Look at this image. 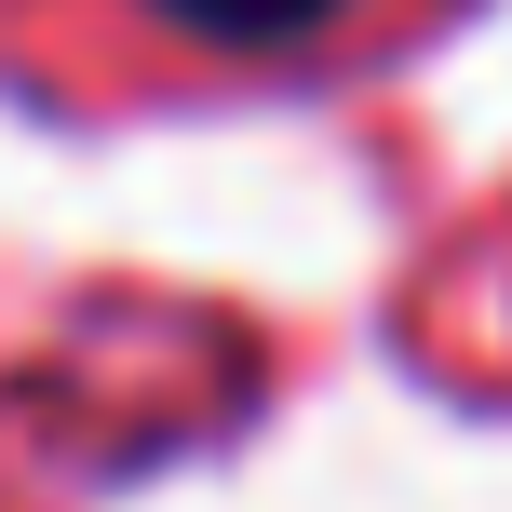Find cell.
Wrapping results in <instances>:
<instances>
[{"label":"cell","mask_w":512,"mask_h":512,"mask_svg":"<svg viewBox=\"0 0 512 512\" xmlns=\"http://www.w3.org/2000/svg\"><path fill=\"white\" fill-rule=\"evenodd\" d=\"M162 14H176V27H203V41H297V27H324L337 14V0H162Z\"/></svg>","instance_id":"obj_1"}]
</instances>
